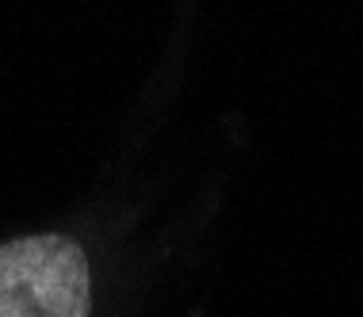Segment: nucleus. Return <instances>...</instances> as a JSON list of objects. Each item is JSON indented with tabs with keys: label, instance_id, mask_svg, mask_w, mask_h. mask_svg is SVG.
<instances>
[{
	"label": "nucleus",
	"instance_id": "f257e3e1",
	"mask_svg": "<svg viewBox=\"0 0 363 317\" xmlns=\"http://www.w3.org/2000/svg\"><path fill=\"white\" fill-rule=\"evenodd\" d=\"M92 272L77 241L62 233L0 245V317H88Z\"/></svg>",
	"mask_w": 363,
	"mask_h": 317
}]
</instances>
